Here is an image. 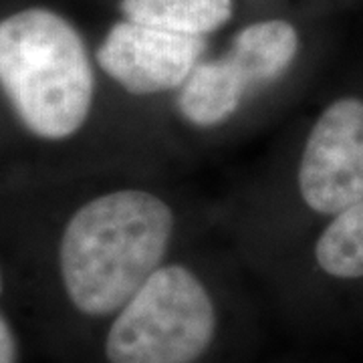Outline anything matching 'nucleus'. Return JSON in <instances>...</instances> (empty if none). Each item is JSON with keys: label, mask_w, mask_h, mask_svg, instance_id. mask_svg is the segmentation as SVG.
Listing matches in <instances>:
<instances>
[{"label": "nucleus", "mask_w": 363, "mask_h": 363, "mask_svg": "<svg viewBox=\"0 0 363 363\" xmlns=\"http://www.w3.org/2000/svg\"><path fill=\"white\" fill-rule=\"evenodd\" d=\"M0 363H16V341L2 315H0Z\"/></svg>", "instance_id": "9d476101"}, {"label": "nucleus", "mask_w": 363, "mask_h": 363, "mask_svg": "<svg viewBox=\"0 0 363 363\" xmlns=\"http://www.w3.org/2000/svg\"><path fill=\"white\" fill-rule=\"evenodd\" d=\"M216 313L186 267H160L119 309L105 341L109 363H194L210 347Z\"/></svg>", "instance_id": "7ed1b4c3"}, {"label": "nucleus", "mask_w": 363, "mask_h": 363, "mask_svg": "<svg viewBox=\"0 0 363 363\" xmlns=\"http://www.w3.org/2000/svg\"><path fill=\"white\" fill-rule=\"evenodd\" d=\"M298 190L319 214H339L363 200L362 99H337L315 121L298 166Z\"/></svg>", "instance_id": "20e7f679"}, {"label": "nucleus", "mask_w": 363, "mask_h": 363, "mask_svg": "<svg viewBox=\"0 0 363 363\" xmlns=\"http://www.w3.org/2000/svg\"><path fill=\"white\" fill-rule=\"evenodd\" d=\"M298 51V35L286 21H264L238 30L226 57L240 71L248 91L271 85L286 73Z\"/></svg>", "instance_id": "0eeeda50"}, {"label": "nucleus", "mask_w": 363, "mask_h": 363, "mask_svg": "<svg viewBox=\"0 0 363 363\" xmlns=\"http://www.w3.org/2000/svg\"><path fill=\"white\" fill-rule=\"evenodd\" d=\"M0 87L37 138L57 142L81 130L95 79L75 26L47 9L0 21Z\"/></svg>", "instance_id": "f03ea898"}, {"label": "nucleus", "mask_w": 363, "mask_h": 363, "mask_svg": "<svg viewBox=\"0 0 363 363\" xmlns=\"http://www.w3.org/2000/svg\"><path fill=\"white\" fill-rule=\"evenodd\" d=\"M315 259L331 277H363V200L335 214L315 245Z\"/></svg>", "instance_id": "1a4fd4ad"}, {"label": "nucleus", "mask_w": 363, "mask_h": 363, "mask_svg": "<svg viewBox=\"0 0 363 363\" xmlns=\"http://www.w3.org/2000/svg\"><path fill=\"white\" fill-rule=\"evenodd\" d=\"M247 93L248 87L240 71L224 55L194 67L180 87L178 109L192 125L214 128L238 111Z\"/></svg>", "instance_id": "423d86ee"}, {"label": "nucleus", "mask_w": 363, "mask_h": 363, "mask_svg": "<svg viewBox=\"0 0 363 363\" xmlns=\"http://www.w3.org/2000/svg\"><path fill=\"white\" fill-rule=\"evenodd\" d=\"M0 293H2V274H0Z\"/></svg>", "instance_id": "9b49d317"}, {"label": "nucleus", "mask_w": 363, "mask_h": 363, "mask_svg": "<svg viewBox=\"0 0 363 363\" xmlns=\"http://www.w3.org/2000/svg\"><path fill=\"white\" fill-rule=\"evenodd\" d=\"M128 21L164 30L206 37L233 14V0H121Z\"/></svg>", "instance_id": "6e6552de"}, {"label": "nucleus", "mask_w": 363, "mask_h": 363, "mask_svg": "<svg viewBox=\"0 0 363 363\" xmlns=\"http://www.w3.org/2000/svg\"><path fill=\"white\" fill-rule=\"evenodd\" d=\"M204 51V37L123 21L109 28L97 51V61L128 93L154 95L180 89Z\"/></svg>", "instance_id": "39448f33"}, {"label": "nucleus", "mask_w": 363, "mask_h": 363, "mask_svg": "<svg viewBox=\"0 0 363 363\" xmlns=\"http://www.w3.org/2000/svg\"><path fill=\"white\" fill-rule=\"evenodd\" d=\"M174 230V214L156 194L117 190L73 214L61 238V277L79 311H119L160 269Z\"/></svg>", "instance_id": "f257e3e1"}]
</instances>
